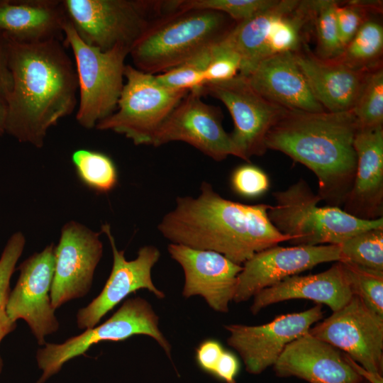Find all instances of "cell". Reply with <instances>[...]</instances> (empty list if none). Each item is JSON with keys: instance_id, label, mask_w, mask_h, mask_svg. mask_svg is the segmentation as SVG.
I'll return each mask as SVG.
<instances>
[{"instance_id": "1", "label": "cell", "mask_w": 383, "mask_h": 383, "mask_svg": "<svg viewBox=\"0 0 383 383\" xmlns=\"http://www.w3.org/2000/svg\"><path fill=\"white\" fill-rule=\"evenodd\" d=\"M9 40L11 87L5 102L6 133L40 148L48 130L77 106L75 66L60 40Z\"/></svg>"}, {"instance_id": "2", "label": "cell", "mask_w": 383, "mask_h": 383, "mask_svg": "<svg viewBox=\"0 0 383 383\" xmlns=\"http://www.w3.org/2000/svg\"><path fill=\"white\" fill-rule=\"evenodd\" d=\"M270 206L224 199L203 182L198 196L176 199L157 229L170 243L215 251L242 265L257 252L290 240L270 221Z\"/></svg>"}, {"instance_id": "3", "label": "cell", "mask_w": 383, "mask_h": 383, "mask_svg": "<svg viewBox=\"0 0 383 383\" xmlns=\"http://www.w3.org/2000/svg\"><path fill=\"white\" fill-rule=\"evenodd\" d=\"M358 128L352 111H287L268 132L267 149L277 150L316 175L318 195L327 206H343L356 171L354 138Z\"/></svg>"}, {"instance_id": "4", "label": "cell", "mask_w": 383, "mask_h": 383, "mask_svg": "<svg viewBox=\"0 0 383 383\" xmlns=\"http://www.w3.org/2000/svg\"><path fill=\"white\" fill-rule=\"evenodd\" d=\"M236 22L212 10H174L158 18L130 50L134 67L165 72L222 40Z\"/></svg>"}, {"instance_id": "5", "label": "cell", "mask_w": 383, "mask_h": 383, "mask_svg": "<svg viewBox=\"0 0 383 383\" xmlns=\"http://www.w3.org/2000/svg\"><path fill=\"white\" fill-rule=\"evenodd\" d=\"M272 194L275 204L270 206L269 218L294 245H340L356 233L383 228L382 218L363 220L340 207L319 206L321 198L303 179Z\"/></svg>"}, {"instance_id": "6", "label": "cell", "mask_w": 383, "mask_h": 383, "mask_svg": "<svg viewBox=\"0 0 383 383\" xmlns=\"http://www.w3.org/2000/svg\"><path fill=\"white\" fill-rule=\"evenodd\" d=\"M68 21L87 44L103 51L131 49L158 18L171 12L170 1L63 0Z\"/></svg>"}, {"instance_id": "7", "label": "cell", "mask_w": 383, "mask_h": 383, "mask_svg": "<svg viewBox=\"0 0 383 383\" xmlns=\"http://www.w3.org/2000/svg\"><path fill=\"white\" fill-rule=\"evenodd\" d=\"M64 43L72 51L78 82V123L91 129L112 114L124 84L125 59L130 49L116 45L103 51L84 42L72 25L63 26Z\"/></svg>"}, {"instance_id": "8", "label": "cell", "mask_w": 383, "mask_h": 383, "mask_svg": "<svg viewBox=\"0 0 383 383\" xmlns=\"http://www.w3.org/2000/svg\"><path fill=\"white\" fill-rule=\"evenodd\" d=\"M124 77L117 111L95 128L121 134L136 145H152L158 130L189 90L167 87L156 75L129 65H126Z\"/></svg>"}, {"instance_id": "9", "label": "cell", "mask_w": 383, "mask_h": 383, "mask_svg": "<svg viewBox=\"0 0 383 383\" xmlns=\"http://www.w3.org/2000/svg\"><path fill=\"white\" fill-rule=\"evenodd\" d=\"M144 335L153 338L172 361V345L160 329L159 316L146 299H126L104 323L86 329L59 344L46 343L36 353L42 374L35 383H44L57 374L67 361L84 355L94 344L102 341H123Z\"/></svg>"}, {"instance_id": "10", "label": "cell", "mask_w": 383, "mask_h": 383, "mask_svg": "<svg viewBox=\"0 0 383 383\" xmlns=\"http://www.w3.org/2000/svg\"><path fill=\"white\" fill-rule=\"evenodd\" d=\"M201 91L221 101L230 112L234 123L230 135L240 158L250 162L251 157L265 153L267 135L287 109L262 96L239 73L227 81L206 82Z\"/></svg>"}, {"instance_id": "11", "label": "cell", "mask_w": 383, "mask_h": 383, "mask_svg": "<svg viewBox=\"0 0 383 383\" xmlns=\"http://www.w3.org/2000/svg\"><path fill=\"white\" fill-rule=\"evenodd\" d=\"M309 333L349 356L367 370L383 373V318L353 295L339 310Z\"/></svg>"}, {"instance_id": "12", "label": "cell", "mask_w": 383, "mask_h": 383, "mask_svg": "<svg viewBox=\"0 0 383 383\" xmlns=\"http://www.w3.org/2000/svg\"><path fill=\"white\" fill-rule=\"evenodd\" d=\"M323 313L318 304L304 311L278 316L262 325H226L227 343L238 353L248 373L259 374L275 364L289 343L309 333Z\"/></svg>"}, {"instance_id": "13", "label": "cell", "mask_w": 383, "mask_h": 383, "mask_svg": "<svg viewBox=\"0 0 383 383\" xmlns=\"http://www.w3.org/2000/svg\"><path fill=\"white\" fill-rule=\"evenodd\" d=\"M54 266L53 243L23 261L17 268L19 276L6 304L10 319L14 323L18 319L25 321L38 344L43 346L46 336L60 327L50 297Z\"/></svg>"}, {"instance_id": "14", "label": "cell", "mask_w": 383, "mask_h": 383, "mask_svg": "<svg viewBox=\"0 0 383 383\" xmlns=\"http://www.w3.org/2000/svg\"><path fill=\"white\" fill-rule=\"evenodd\" d=\"M201 88L181 100L158 130L153 146L173 141L187 143L216 161L239 153L222 126L221 110L201 100Z\"/></svg>"}, {"instance_id": "15", "label": "cell", "mask_w": 383, "mask_h": 383, "mask_svg": "<svg viewBox=\"0 0 383 383\" xmlns=\"http://www.w3.org/2000/svg\"><path fill=\"white\" fill-rule=\"evenodd\" d=\"M103 255L100 233L70 221L61 229L55 245V266L50 291L55 309L86 296Z\"/></svg>"}, {"instance_id": "16", "label": "cell", "mask_w": 383, "mask_h": 383, "mask_svg": "<svg viewBox=\"0 0 383 383\" xmlns=\"http://www.w3.org/2000/svg\"><path fill=\"white\" fill-rule=\"evenodd\" d=\"M101 233L107 236L113 253V266L110 275L100 294L77 313V325L80 329L96 326L101 319L129 294L140 289H147L157 299L165 297L152 279V269L160 257V252L153 245H145L138 252L137 257L127 260L124 251L118 250L111 231L106 223Z\"/></svg>"}, {"instance_id": "17", "label": "cell", "mask_w": 383, "mask_h": 383, "mask_svg": "<svg viewBox=\"0 0 383 383\" xmlns=\"http://www.w3.org/2000/svg\"><path fill=\"white\" fill-rule=\"evenodd\" d=\"M340 260L339 245L267 248L243 263L233 301L245 302L261 290L328 262Z\"/></svg>"}, {"instance_id": "18", "label": "cell", "mask_w": 383, "mask_h": 383, "mask_svg": "<svg viewBox=\"0 0 383 383\" xmlns=\"http://www.w3.org/2000/svg\"><path fill=\"white\" fill-rule=\"evenodd\" d=\"M167 250L184 272L182 296H200L213 311L228 312L242 265L212 250L174 243H170Z\"/></svg>"}, {"instance_id": "19", "label": "cell", "mask_w": 383, "mask_h": 383, "mask_svg": "<svg viewBox=\"0 0 383 383\" xmlns=\"http://www.w3.org/2000/svg\"><path fill=\"white\" fill-rule=\"evenodd\" d=\"M273 367L278 377H295L309 383L363 382L343 352L309 333L289 343Z\"/></svg>"}, {"instance_id": "20", "label": "cell", "mask_w": 383, "mask_h": 383, "mask_svg": "<svg viewBox=\"0 0 383 383\" xmlns=\"http://www.w3.org/2000/svg\"><path fill=\"white\" fill-rule=\"evenodd\" d=\"M353 145L357 167L343 210L363 220L382 218L383 125L358 126Z\"/></svg>"}, {"instance_id": "21", "label": "cell", "mask_w": 383, "mask_h": 383, "mask_svg": "<svg viewBox=\"0 0 383 383\" xmlns=\"http://www.w3.org/2000/svg\"><path fill=\"white\" fill-rule=\"evenodd\" d=\"M294 52L316 101L326 111H350L370 72L354 69L336 59H323L306 45ZM380 66V65H379Z\"/></svg>"}, {"instance_id": "22", "label": "cell", "mask_w": 383, "mask_h": 383, "mask_svg": "<svg viewBox=\"0 0 383 383\" xmlns=\"http://www.w3.org/2000/svg\"><path fill=\"white\" fill-rule=\"evenodd\" d=\"M245 77L258 94L287 111H326L314 98L294 52L270 56Z\"/></svg>"}, {"instance_id": "23", "label": "cell", "mask_w": 383, "mask_h": 383, "mask_svg": "<svg viewBox=\"0 0 383 383\" xmlns=\"http://www.w3.org/2000/svg\"><path fill=\"white\" fill-rule=\"evenodd\" d=\"M353 295L343 263L336 262L324 272L294 275L261 290L253 296L250 311L255 315L271 304L301 299L324 304L334 312L345 306Z\"/></svg>"}, {"instance_id": "24", "label": "cell", "mask_w": 383, "mask_h": 383, "mask_svg": "<svg viewBox=\"0 0 383 383\" xmlns=\"http://www.w3.org/2000/svg\"><path fill=\"white\" fill-rule=\"evenodd\" d=\"M67 17L59 0H0V31L23 43L61 40Z\"/></svg>"}, {"instance_id": "25", "label": "cell", "mask_w": 383, "mask_h": 383, "mask_svg": "<svg viewBox=\"0 0 383 383\" xmlns=\"http://www.w3.org/2000/svg\"><path fill=\"white\" fill-rule=\"evenodd\" d=\"M284 2L285 0H274L265 9L236 23L222 40L240 55V74L247 76L262 60L270 57L269 37L273 23Z\"/></svg>"}, {"instance_id": "26", "label": "cell", "mask_w": 383, "mask_h": 383, "mask_svg": "<svg viewBox=\"0 0 383 383\" xmlns=\"http://www.w3.org/2000/svg\"><path fill=\"white\" fill-rule=\"evenodd\" d=\"M383 27L377 21L367 18L355 36L336 58L354 69H373L382 65Z\"/></svg>"}, {"instance_id": "27", "label": "cell", "mask_w": 383, "mask_h": 383, "mask_svg": "<svg viewBox=\"0 0 383 383\" xmlns=\"http://www.w3.org/2000/svg\"><path fill=\"white\" fill-rule=\"evenodd\" d=\"M72 162L78 178L90 189L107 193L117 185V169L108 155L95 150L79 149L72 153Z\"/></svg>"}, {"instance_id": "28", "label": "cell", "mask_w": 383, "mask_h": 383, "mask_svg": "<svg viewBox=\"0 0 383 383\" xmlns=\"http://www.w3.org/2000/svg\"><path fill=\"white\" fill-rule=\"evenodd\" d=\"M339 246V262L383 272V228H372L356 233Z\"/></svg>"}, {"instance_id": "29", "label": "cell", "mask_w": 383, "mask_h": 383, "mask_svg": "<svg viewBox=\"0 0 383 383\" xmlns=\"http://www.w3.org/2000/svg\"><path fill=\"white\" fill-rule=\"evenodd\" d=\"M26 245V238L21 231L15 232L9 238L0 257V344L2 340L16 327L6 312V304L11 291L10 281L16 265ZM3 360L0 355V374Z\"/></svg>"}, {"instance_id": "30", "label": "cell", "mask_w": 383, "mask_h": 383, "mask_svg": "<svg viewBox=\"0 0 383 383\" xmlns=\"http://www.w3.org/2000/svg\"><path fill=\"white\" fill-rule=\"evenodd\" d=\"M351 111L359 127L383 125V70L382 65L370 72Z\"/></svg>"}, {"instance_id": "31", "label": "cell", "mask_w": 383, "mask_h": 383, "mask_svg": "<svg viewBox=\"0 0 383 383\" xmlns=\"http://www.w3.org/2000/svg\"><path fill=\"white\" fill-rule=\"evenodd\" d=\"M336 1L318 0L313 25L317 38L318 57L334 59L343 52V47L338 35L335 7Z\"/></svg>"}, {"instance_id": "32", "label": "cell", "mask_w": 383, "mask_h": 383, "mask_svg": "<svg viewBox=\"0 0 383 383\" xmlns=\"http://www.w3.org/2000/svg\"><path fill=\"white\" fill-rule=\"evenodd\" d=\"M213 46L179 65L156 75L157 79L162 84L172 89L190 91L201 88L206 83L205 71L211 60Z\"/></svg>"}, {"instance_id": "33", "label": "cell", "mask_w": 383, "mask_h": 383, "mask_svg": "<svg viewBox=\"0 0 383 383\" xmlns=\"http://www.w3.org/2000/svg\"><path fill=\"white\" fill-rule=\"evenodd\" d=\"M348 276L354 295L366 307L383 318V272H377L341 262Z\"/></svg>"}, {"instance_id": "34", "label": "cell", "mask_w": 383, "mask_h": 383, "mask_svg": "<svg viewBox=\"0 0 383 383\" xmlns=\"http://www.w3.org/2000/svg\"><path fill=\"white\" fill-rule=\"evenodd\" d=\"M274 0H173L174 10L203 9L221 12L235 22L253 16L274 3Z\"/></svg>"}, {"instance_id": "35", "label": "cell", "mask_w": 383, "mask_h": 383, "mask_svg": "<svg viewBox=\"0 0 383 383\" xmlns=\"http://www.w3.org/2000/svg\"><path fill=\"white\" fill-rule=\"evenodd\" d=\"M382 3L350 1L344 5L338 2L335 7V18L340 43L344 48L355 36L362 24L367 19L370 10L382 9Z\"/></svg>"}, {"instance_id": "36", "label": "cell", "mask_w": 383, "mask_h": 383, "mask_svg": "<svg viewBox=\"0 0 383 383\" xmlns=\"http://www.w3.org/2000/svg\"><path fill=\"white\" fill-rule=\"evenodd\" d=\"M240 66L241 59L238 52L221 40L212 48L211 60L205 71V82L229 80L240 72Z\"/></svg>"}, {"instance_id": "37", "label": "cell", "mask_w": 383, "mask_h": 383, "mask_svg": "<svg viewBox=\"0 0 383 383\" xmlns=\"http://www.w3.org/2000/svg\"><path fill=\"white\" fill-rule=\"evenodd\" d=\"M233 189L247 198H255L268 190L267 175L259 167L244 165L238 167L231 177Z\"/></svg>"}, {"instance_id": "38", "label": "cell", "mask_w": 383, "mask_h": 383, "mask_svg": "<svg viewBox=\"0 0 383 383\" xmlns=\"http://www.w3.org/2000/svg\"><path fill=\"white\" fill-rule=\"evenodd\" d=\"M223 351V346L218 340H204L196 350V360L199 367L204 372L213 374Z\"/></svg>"}, {"instance_id": "39", "label": "cell", "mask_w": 383, "mask_h": 383, "mask_svg": "<svg viewBox=\"0 0 383 383\" xmlns=\"http://www.w3.org/2000/svg\"><path fill=\"white\" fill-rule=\"evenodd\" d=\"M9 38L0 31V101L4 104L11 87V74L9 65Z\"/></svg>"}, {"instance_id": "40", "label": "cell", "mask_w": 383, "mask_h": 383, "mask_svg": "<svg viewBox=\"0 0 383 383\" xmlns=\"http://www.w3.org/2000/svg\"><path fill=\"white\" fill-rule=\"evenodd\" d=\"M239 369V362L235 355L224 350L212 375L225 383H236Z\"/></svg>"}, {"instance_id": "41", "label": "cell", "mask_w": 383, "mask_h": 383, "mask_svg": "<svg viewBox=\"0 0 383 383\" xmlns=\"http://www.w3.org/2000/svg\"><path fill=\"white\" fill-rule=\"evenodd\" d=\"M345 354V353H344ZM345 358L351 367L363 379H365L368 383H383L382 375L370 372L353 360L349 356L345 354Z\"/></svg>"}, {"instance_id": "42", "label": "cell", "mask_w": 383, "mask_h": 383, "mask_svg": "<svg viewBox=\"0 0 383 383\" xmlns=\"http://www.w3.org/2000/svg\"><path fill=\"white\" fill-rule=\"evenodd\" d=\"M6 109L4 103L0 101V136L6 133Z\"/></svg>"}, {"instance_id": "43", "label": "cell", "mask_w": 383, "mask_h": 383, "mask_svg": "<svg viewBox=\"0 0 383 383\" xmlns=\"http://www.w3.org/2000/svg\"><path fill=\"white\" fill-rule=\"evenodd\" d=\"M362 383H368V382H362Z\"/></svg>"}]
</instances>
